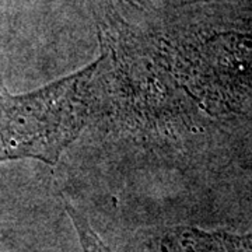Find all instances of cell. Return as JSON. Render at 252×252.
Here are the masks:
<instances>
[{"mask_svg": "<svg viewBox=\"0 0 252 252\" xmlns=\"http://www.w3.org/2000/svg\"><path fill=\"white\" fill-rule=\"evenodd\" d=\"M104 56L39 90L0 95L1 158L55 165L80 136L90 115L91 81Z\"/></svg>", "mask_w": 252, "mask_h": 252, "instance_id": "6da1fadb", "label": "cell"}, {"mask_svg": "<svg viewBox=\"0 0 252 252\" xmlns=\"http://www.w3.org/2000/svg\"><path fill=\"white\" fill-rule=\"evenodd\" d=\"M64 210L69 215L73 225H74V230H76V234H77L83 252H115L112 251V248L108 244L102 241V238L93 228L89 219L83 212L76 209L67 200H64Z\"/></svg>", "mask_w": 252, "mask_h": 252, "instance_id": "7a4b0ae2", "label": "cell"}, {"mask_svg": "<svg viewBox=\"0 0 252 252\" xmlns=\"http://www.w3.org/2000/svg\"><path fill=\"white\" fill-rule=\"evenodd\" d=\"M127 1H132V3H140V0H127Z\"/></svg>", "mask_w": 252, "mask_h": 252, "instance_id": "3957f363", "label": "cell"}, {"mask_svg": "<svg viewBox=\"0 0 252 252\" xmlns=\"http://www.w3.org/2000/svg\"><path fill=\"white\" fill-rule=\"evenodd\" d=\"M187 1H198V0H187Z\"/></svg>", "mask_w": 252, "mask_h": 252, "instance_id": "277c9868", "label": "cell"}]
</instances>
